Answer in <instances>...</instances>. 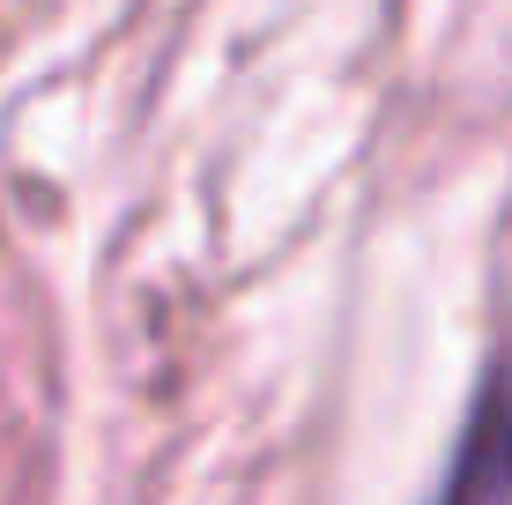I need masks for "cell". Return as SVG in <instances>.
Here are the masks:
<instances>
[{
    "label": "cell",
    "mask_w": 512,
    "mask_h": 505,
    "mask_svg": "<svg viewBox=\"0 0 512 505\" xmlns=\"http://www.w3.org/2000/svg\"><path fill=\"white\" fill-rule=\"evenodd\" d=\"M438 505H512V357L490 372L483 402H475L461 454H453Z\"/></svg>",
    "instance_id": "cell-1"
}]
</instances>
